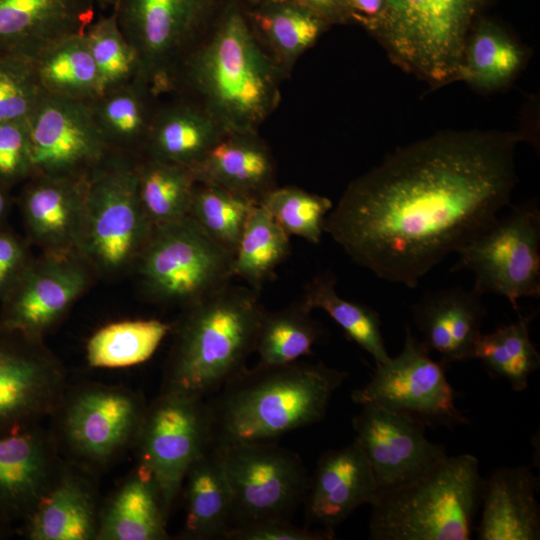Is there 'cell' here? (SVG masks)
I'll use <instances>...</instances> for the list:
<instances>
[{"mask_svg":"<svg viewBox=\"0 0 540 540\" xmlns=\"http://www.w3.org/2000/svg\"><path fill=\"white\" fill-rule=\"evenodd\" d=\"M159 99L138 77L103 91L88 104L112 153L133 158L143 155Z\"/></svg>","mask_w":540,"mask_h":540,"instance_id":"4316f807","label":"cell"},{"mask_svg":"<svg viewBox=\"0 0 540 540\" xmlns=\"http://www.w3.org/2000/svg\"><path fill=\"white\" fill-rule=\"evenodd\" d=\"M85 37L97 67L103 91L140 77V62L123 35L112 11L95 18Z\"/></svg>","mask_w":540,"mask_h":540,"instance_id":"60d3db41","label":"cell"},{"mask_svg":"<svg viewBox=\"0 0 540 540\" xmlns=\"http://www.w3.org/2000/svg\"><path fill=\"white\" fill-rule=\"evenodd\" d=\"M137 159L112 153L87 181L80 255L106 274L135 265L153 228L139 198Z\"/></svg>","mask_w":540,"mask_h":540,"instance_id":"ba28073f","label":"cell"},{"mask_svg":"<svg viewBox=\"0 0 540 540\" xmlns=\"http://www.w3.org/2000/svg\"><path fill=\"white\" fill-rule=\"evenodd\" d=\"M346 377L323 363L245 369L207 403L211 444L267 442L317 423Z\"/></svg>","mask_w":540,"mask_h":540,"instance_id":"3957f363","label":"cell"},{"mask_svg":"<svg viewBox=\"0 0 540 540\" xmlns=\"http://www.w3.org/2000/svg\"><path fill=\"white\" fill-rule=\"evenodd\" d=\"M491 0H384L365 28L393 63L439 87L461 80L468 37Z\"/></svg>","mask_w":540,"mask_h":540,"instance_id":"8992f818","label":"cell"},{"mask_svg":"<svg viewBox=\"0 0 540 540\" xmlns=\"http://www.w3.org/2000/svg\"><path fill=\"white\" fill-rule=\"evenodd\" d=\"M8 189L0 186V229L3 228L4 222L10 210L11 200Z\"/></svg>","mask_w":540,"mask_h":540,"instance_id":"c3c4849f","label":"cell"},{"mask_svg":"<svg viewBox=\"0 0 540 540\" xmlns=\"http://www.w3.org/2000/svg\"><path fill=\"white\" fill-rule=\"evenodd\" d=\"M24 522L31 540L96 539L99 520L92 489L81 476L66 472L50 483Z\"/></svg>","mask_w":540,"mask_h":540,"instance_id":"83f0119b","label":"cell"},{"mask_svg":"<svg viewBox=\"0 0 540 540\" xmlns=\"http://www.w3.org/2000/svg\"><path fill=\"white\" fill-rule=\"evenodd\" d=\"M33 174L26 120L0 123V186L10 189Z\"/></svg>","mask_w":540,"mask_h":540,"instance_id":"ee69618b","label":"cell"},{"mask_svg":"<svg viewBox=\"0 0 540 540\" xmlns=\"http://www.w3.org/2000/svg\"><path fill=\"white\" fill-rule=\"evenodd\" d=\"M197 182L218 186L259 205L274 189L275 163L257 133H226L192 168Z\"/></svg>","mask_w":540,"mask_h":540,"instance_id":"d4e9b609","label":"cell"},{"mask_svg":"<svg viewBox=\"0 0 540 540\" xmlns=\"http://www.w3.org/2000/svg\"><path fill=\"white\" fill-rule=\"evenodd\" d=\"M220 0H117L111 10L135 49L140 78L169 94L174 73L212 20Z\"/></svg>","mask_w":540,"mask_h":540,"instance_id":"30bf717a","label":"cell"},{"mask_svg":"<svg viewBox=\"0 0 540 540\" xmlns=\"http://www.w3.org/2000/svg\"><path fill=\"white\" fill-rule=\"evenodd\" d=\"M482 485L475 456L446 455L417 477L379 491L370 539L468 540Z\"/></svg>","mask_w":540,"mask_h":540,"instance_id":"5b68a950","label":"cell"},{"mask_svg":"<svg viewBox=\"0 0 540 540\" xmlns=\"http://www.w3.org/2000/svg\"><path fill=\"white\" fill-rule=\"evenodd\" d=\"M352 21L364 27L375 20L383 10L384 0H348Z\"/></svg>","mask_w":540,"mask_h":540,"instance_id":"7dc6e473","label":"cell"},{"mask_svg":"<svg viewBox=\"0 0 540 540\" xmlns=\"http://www.w3.org/2000/svg\"><path fill=\"white\" fill-rule=\"evenodd\" d=\"M185 524L188 539L224 538L230 528L231 490L220 449L208 446L185 476Z\"/></svg>","mask_w":540,"mask_h":540,"instance_id":"f546056e","label":"cell"},{"mask_svg":"<svg viewBox=\"0 0 540 540\" xmlns=\"http://www.w3.org/2000/svg\"><path fill=\"white\" fill-rule=\"evenodd\" d=\"M286 76L254 35L243 0H220L169 94L198 105L224 133H257L278 106Z\"/></svg>","mask_w":540,"mask_h":540,"instance_id":"7a4b0ae2","label":"cell"},{"mask_svg":"<svg viewBox=\"0 0 540 540\" xmlns=\"http://www.w3.org/2000/svg\"><path fill=\"white\" fill-rule=\"evenodd\" d=\"M64 377L40 340L0 327V437L33 426L61 398Z\"/></svg>","mask_w":540,"mask_h":540,"instance_id":"2e32d148","label":"cell"},{"mask_svg":"<svg viewBox=\"0 0 540 540\" xmlns=\"http://www.w3.org/2000/svg\"><path fill=\"white\" fill-rule=\"evenodd\" d=\"M51 472L50 448L34 425L0 437V524L28 517Z\"/></svg>","mask_w":540,"mask_h":540,"instance_id":"603a6c76","label":"cell"},{"mask_svg":"<svg viewBox=\"0 0 540 540\" xmlns=\"http://www.w3.org/2000/svg\"><path fill=\"white\" fill-rule=\"evenodd\" d=\"M538 481L527 465L503 467L483 481L480 540H538Z\"/></svg>","mask_w":540,"mask_h":540,"instance_id":"cb8c5ba5","label":"cell"},{"mask_svg":"<svg viewBox=\"0 0 540 540\" xmlns=\"http://www.w3.org/2000/svg\"><path fill=\"white\" fill-rule=\"evenodd\" d=\"M255 205L218 186L197 182L188 215L213 240L235 254Z\"/></svg>","mask_w":540,"mask_h":540,"instance_id":"ab89813d","label":"cell"},{"mask_svg":"<svg viewBox=\"0 0 540 540\" xmlns=\"http://www.w3.org/2000/svg\"><path fill=\"white\" fill-rule=\"evenodd\" d=\"M411 314L421 343L439 354L443 364L473 359L487 309L472 288L430 291L411 306Z\"/></svg>","mask_w":540,"mask_h":540,"instance_id":"44dd1931","label":"cell"},{"mask_svg":"<svg viewBox=\"0 0 540 540\" xmlns=\"http://www.w3.org/2000/svg\"><path fill=\"white\" fill-rule=\"evenodd\" d=\"M32 59L46 95L89 104L103 92L85 32L54 42Z\"/></svg>","mask_w":540,"mask_h":540,"instance_id":"1f68e13d","label":"cell"},{"mask_svg":"<svg viewBox=\"0 0 540 540\" xmlns=\"http://www.w3.org/2000/svg\"><path fill=\"white\" fill-rule=\"evenodd\" d=\"M217 447L231 490L230 528L288 520L304 501L309 478L301 458L293 451L270 441Z\"/></svg>","mask_w":540,"mask_h":540,"instance_id":"7c38bea8","label":"cell"},{"mask_svg":"<svg viewBox=\"0 0 540 540\" xmlns=\"http://www.w3.org/2000/svg\"><path fill=\"white\" fill-rule=\"evenodd\" d=\"M310 312L302 301L274 312L265 310L254 349L256 366L285 365L311 354L322 332Z\"/></svg>","mask_w":540,"mask_h":540,"instance_id":"f35d334b","label":"cell"},{"mask_svg":"<svg viewBox=\"0 0 540 540\" xmlns=\"http://www.w3.org/2000/svg\"><path fill=\"white\" fill-rule=\"evenodd\" d=\"M524 62L519 44L500 26L479 20L465 48L461 80L484 90L510 82Z\"/></svg>","mask_w":540,"mask_h":540,"instance_id":"d6a6232c","label":"cell"},{"mask_svg":"<svg viewBox=\"0 0 540 540\" xmlns=\"http://www.w3.org/2000/svg\"><path fill=\"white\" fill-rule=\"evenodd\" d=\"M517 313L516 321L481 334L473 359H478L491 375L506 379L514 391L521 392L538 370L540 356L530 337L533 315Z\"/></svg>","mask_w":540,"mask_h":540,"instance_id":"e575fe53","label":"cell"},{"mask_svg":"<svg viewBox=\"0 0 540 540\" xmlns=\"http://www.w3.org/2000/svg\"><path fill=\"white\" fill-rule=\"evenodd\" d=\"M379 486L358 442L326 451L309 479L304 498L308 522L334 533L357 508L372 505Z\"/></svg>","mask_w":540,"mask_h":540,"instance_id":"d6986e66","label":"cell"},{"mask_svg":"<svg viewBox=\"0 0 540 540\" xmlns=\"http://www.w3.org/2000/svg\"><path fill=\"white\" fill-rule=\"evenodd\" d=\"M289 235L318 244L324 233V223L333 208L324 196L295 186L275 187L260 204Z\"/></svg>","mask_w":540,"mask_h":540,"instance_id":"b9f144b4","label":"cell"},{"mask_svg":"<svg viewBox=\"0 0 540 540\" xmlns=\"http://www.w3.org/2000/svg\"><path fill=\"white\" fill-rule=\"evenodd\" d=\"M136 442L139 468L154 482L168 516L191 464L211 445L206 402L164 390L146 409Z\"/></svg>","mask_w":540,"mask_h":540,"instance_id":"4fadbf2b","label":"cell"},{"mask_svg":"<svg viewBox=\"0 0 540 540\" xmlns=\"http://www.w3.org/2000/svg\"><path fill=\"white\" fill-rule=\"evenodd\" d=\"M259 292L228 284L185 308L165 390L204 399L246 369L265 312Z\"/></svg>","mask_w":540,"mask_h":540,"instance_id":"277c9868","label":"cell"},{"mask_svg":"<svg viewBox=\"0 0 540 540\" xmlns=\"http://www.w3.org/2000/svg\"><path fill=\"white\" fill-rule=\"evenodd\" d=\"M88 263L77 254L45 253L30 260L0 298V327L40 340L84 292Z\"/></svg>","mask_w":540,"mask_h":540,"instance_id":"9a60e30c","label":"cell"},{"mask_svg":"<svg viewBox=\"0 0 540 540\" xmlns=\"http://www.w3.org/2000/svg\"><path fill=\"white\" fill-rule=\"evenodd\" d=\"M136 171L139 198L153 227L188 216L197 183L192 168L142 156Z\"/></svg>","mask_w":540,"mask_h":540,"instance_id":"d590c367","label":"cell"},{"mask_svg":"<svg viewBox=\"0 0 540 540\" xmlns=\"http://www.w3.org/2000/svg\"><path fill=\"white\" fill-rule=\"evenodd\" d=\"M167 517L154 482L138 468L106 505L99 520L96 539H166Z\"/></svg>","mask_w":540,"mask_h":540,"instance_id":"4dcf8cb0","label":"cell"},{"mask_svg":"<svg viewBox=\"0 0 540 540\" xmlns=\"http://www.w3.org/2000/svg\"><path fill=\"white\" fill-rule=\"evenodd\" d=\"M289 252L290 236L264 207L255 205L234 254L233 276L260 291Z\"/></svg>","mask_w":540,"mask_h":540,"instance_id":"8d00e7d4","label":"cell"},{"mask_svg":"<svg viewBox=\"0 0 540 540\" xmlns=\"http://www.w3.org/2000/svg\"><path fill=\"white\" fill-rule=\"evenodd\" d=\"M26 122L32 176L88 180L112 155L86 103L44 94Z\"/></svg>","mask_w":540,"mask_h":540,"instance_id":"5bb4252c","label":"cell"},{"mask_svg":"<svg viewBox=\"0 0 540 540\" xmlns=\"http://www.w3.org/2000/svg\"><path fill=\"white\" fill-rule=\"evenodd\" d=\"M452 270L474 276L472 289L508 300L519 311L518 300L540 296V208L533 200L514 206L494 220L457 253Z\"/></svg>","mask_w":540,"mask_h":540,"instance_id":"9c48e42d","label":"cell"},{"mask_svg":"<svg viewBox=\"0 0 540 540\" xmlns=\"http://www.w3.org/2000/svg\"><path fill=\"white\" fill-rule=\"evenodd\" d=\"M224 134L202 108L174 95L159 102L142 156L193 168Z\"/></svg>","mask_w":540,"mask_h":540,"instance_id":"484cf974","label":"cell"},{"mask_svg":"<svg viewBox=\"0 0 540 540\" xmlns=\"http://www.w3.org/2000/svg\"><path fill=\"white\" fill-rule=\"evenodd\" d=\"M87 181L45 175L26 181L19 206L29 236L45 253L80 255Z\"/></svg>","mask_w":540,"mask_h":540,"instance_id":"ffe728a7","label":"cell"},{"mask_svg":"<svg viewBox=\"0 0 540 540\" xmlns=\"http://www.w3.org/2000/svg\"><path fill=\"white\" fill-rule=\"evenodd\" d=\"M233 261L188 215L153 227L135 265L152 299L186 308L230 284Z\"/></svg>","mask_w":540,"mask_h":540,"instance_id":"52a82bcc","label":"cell"},{"mask_svg":"<svg viewBox=\"0 0 540 540\" xmlns=\"http://www.w3.org/2000/svg\"><path fill=\"white\" fill-rule=\"evenodd\" d=\"M43 95L32 57L0 52V123L26 120Z\"/></svg>","mask_w":540,"mask_h":540,"instance_id":"7bdbcfd3","label":"cell"},{"mask_svg":"<svg viewBox=\"0 0 540 540\" xmlns=\"http://www.w3.org/2000/svg\"><path fill=\"white\" fill-rule=\"evenodd\" d=\"M145 411L130 391L87 387L69 400L63 432L76 455L89 462L104 463L136 441Z\"/></svg>","mask_w":540,"mask_h":540,"instance_id":"ac0fdd59","label":"cell"},{"mask_svg":"<svg viewBox=\"0 0 540 540\" xmlns=\"http://www.w3.org/2000/svg\"><path fill=\"white\" fill-rule=\"evenodd\" d=\"M335 534L323 529L302 528L288 520L272 519L230 528L223 539L228 540H331Z\"/></svg>","mask_w":540,"mask_h":540,"instance_id":"f6af8a7d","label":"cell"},{"mask_svg":"<svg viewBox=\"0 0 540 540\" xmlns=\"http://www.w3.org/2000/svg\"><path fill=\"white\" fill-rule=\"evenodd\" d=\"M361 407L352 426L379 491L417 477L447 455L413 420L375 404Z\"/></svg>","mask_w":540,"mask_h":540,"instance_id":"e0dca14e","label":"cell"},{"mask_svg":"<svg viewBox=\"0 0 540 540\" xmlns=\"http://www.w3.org/2000/svg\"><path fill=\"white\" fill-rule=\"evenodd\" d=\"M94 0H0V52L34 57L54 42L84 33Z\"/></svg>","mask_w":540,"mask_h":540,"instance_id":"7402d4cb","label":"cell"},{"mask_svg":"<svg viewBox=\"0 0 540 540\" xmlns=\"http://www.w3.org/2000/svg\"><path fill=\"white\" fill-rule=\"evenodd\" d=\"M171 326L156 319L125 320L96 331L86 345V358L94 368L129 367L148 360Z\"/></svg>","mask_w":540,"mask_h":540,"instance_id":"74e56055","label":"cell"},{"mask_svg":"<svg viewBox=\"0 0 540 540\" xmlns=\"http://www.w3.org/2000/svg\"><path fill=\"white\" fill-rule=\"evenodd\" d=\"M97 8L102 11H111L115 6L117 0H94Z\"/></svg>","mask_w":540,"mask_h":540,"instance_id":"681fc988","label":"cell"},{"mask_svg":"<svg viewBox=\"0 0 540 540\" xmlns=\"http://www.w3.org/2000/svg\"><path fill=\"white\" fill-rule=\"evenodd\" d=\"M519 132H438L353 180L324 232L378 278L415 288L509 205Z\"/></svg>","mask_w":540,"mask_h":540,"instance_id":"6da1fadb","label":"cell"},{"mask_svg":"<svg viewBox=\"0 0 540 540\" xmlns=\"http://www.w3.org/2000/svg\"><path fill=\"white\" fill-rule=\"evenodd\" d=\"M301 301L310 311H325L349 339L370 354L376 365L390 360L379 314L366 305L342 298L336 291L332 273L314 277L306 285Z\"/></svg>","mask_w":540,"mask_h":540,"instance_id":"836d02e7","label":"cell"},{"mask_svg":"<svg viewBox=\"0 0 540 540\" xmlns=\"http://www.w3.org/2000/svg\"><path fill=\"white\" fill-rule=\"evenodd\" d=\"M446 365L431 358L430 352L405 327L401 352L383 364L376 365L371 379L351 394L362 406L375 404L405 416L422 427H447L469 421L455 403Z\"/></svg>","mask_w":540,"mask_h":540,"instance_id":"8fae6325","label":"cell"},{"mask_svg":"<svg viewBox=\"0 0 540 540\" xmlns=\"http://www.w3.org/2000/svg\"><path fill=\"white\" fill-rule=\"evenodd\" d=\"M243 6L254 35L287 76L328 27L308 10L288 1L243 0Z\"/></svg>","mask_w":540,"mask_h":540,"instance_id":"f1b7e54d","label":"cell"},{"mask_svg":"<svg viewBox=\"0 0 540 540\" xmlns=\"http://www.w3.org/2000/svg\"><path fill=\"white\" fill-rule=\"evenodd\" d=\"M4 527H5L4 525L0 524V537L3 536L4 534V529H3Z\"/></svg>","mask_w":540,"mask_h":540,"instance_id":"f907efd6","label":"cell"},{"mask_svg":"<svg viewBox=\"0 0 540 540\" xmlns=\"http://www.w3.org/2000/svg\"><path fill=\"white\" fill-rule=\"evenodd\" d=\"M30 260L24 241L12 232L0 229V298L13 285Z\"/></svg>","mask_w":540,"mask_h":540,"instance_id":"bcb514c9","label":"cell"}]
</instances>
